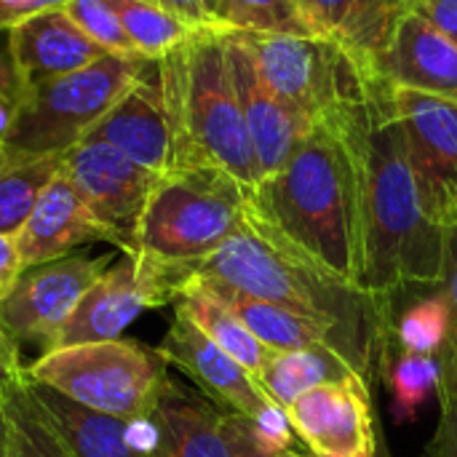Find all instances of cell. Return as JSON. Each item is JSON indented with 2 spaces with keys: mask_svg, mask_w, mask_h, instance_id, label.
I'll list each match as a JSON object with an SVG mask.
<instances>
[{
  "mask_svg": "<svg viewBox=\"0 0 457 457\" xmlns=\"http://www.w3.org/2000/svg\"><path fill=\"white\" fill-rule=\"evenodd\" d=\"M206 3V8H209V13H212V19H214V0H204Z\"/></svg>",
  "mask_w": 457,
  "mask_h": 457,
  "instance_id": "cell-46",
  "label": "cell"
},
{
  "mask_svg": "<svg viewBox=\"0 0 457 457\" xmlns=\"http://www.w3.org/2000/svg\"><path fill=\"white\" fill-rule=\"evenodd\" d=\"M107 260L67 254L43 265L24 268L8 297L0 303V324L5 335L21 345H40L51 351L62 327L78 308L88 287L104 273Z\"/></svg>",
  "mask_w": 457,
  "mask_h": 457,
  "instance_id": "cell-11",
  "label": "cell"
},
{
  "mask_svg": "<svg viewBox=\"0 0 457 457\" xmlns=\"http://www.w3.org/2000/svg\"><path fill=\"white\" fill-rule=\"evenodd\" d=\"M316 35L340 43L367 70L415 0H300Z\"/></svg>",
  "mask_w": 457,
  "mask_h": 457,
  "instance_id": "cell-23",
  "label": "cell"
},
{
  "mask_svg": "<svg viewBox=\"0 0 457 457\" xmlns=\"http://www.w3.org/2000/svg\"><path fill=\"white\" fill-rule=\"evenodd\" d=\"M24 378H27V367L19 359V345L5 335V329L0 324V402L16 386H21Z\"/></svg>",
  "mask_w": 457,
  "mask_h": 457,
  "instance_id": "cell-34",
  "label": "cell"
},
{
  "mask_svg": "<svg viewBox=\"0 0 457 457\" xmlns=\"http://www.w3.org/2000/svg\"><path fill=\"white\" fill-rule=\"evenodd\" d=\"M225 27L206 24L155 62L171 126V169L212 166L257 187L260 166L228 59Z\"/></svg>",
  "mask_w": 457,
  "mask_h": 457,
  "instance_id": "cell-4",
  "label": "cell"
},
{
  "mask_svg": "<svg viewBox=\"0 0 457 457\" xmlns=\"http://www.w3.org/2000/svg\"><path fill=\"white\" fill-rule=\"evenodd\" d=\"M439 399V426L426 447V457H457V386L442 375Z\"/></svg>",
  "mask_w": 457,
  "mask_h": 457,
  "instance_id": "cell-33",
  "label": "cell"
},
{
  "mask_svg": "<svg viewBox=\"0 0 457 457\" xmlns=\"http://www.w3.org/2000/svg\"><path fill=\"white\" fill-rule=\"evenodd\" d=\"M388 88L423 209L436 225L450 228L457 222V102L396 86Z\"/></svg>",
  "mask_w": 457,
  "mask_h": 457,
  "instance_id": "cell-10",
  "label": "cell"
},
{
  "mask_svg": "<svg viewBox=\"0 0 457 457\" xmlns=\"http://www.w3.org/2000/svg\"><path fill=\"white\" fill-rule=\"evenodd\" d=\"M107 3L115 8L134 51L150 62H161L166 54L187 43L201 27H206L190 21L187 16L155 0H107Z\"/></svg>",
  "mask_w": 457,
  "mask_h": 457,
  "instance_id": "cell-26",
  "label": "cell"
},
{
  "mask_svg": "<svg viewBox=\"0 0 457 457\" xmlns=\"http://www.w3.org/2000/svg\"><path fill=\"white\" fill-rule=\"evenodd\" d=\"M249 222L356 287V169L337 118L313 126L289 161L249 190Z\"/></svg>",
  "mask_w": 457,
  "mask_h": 457,
  "instance_id": "cell-2",
  "label": "cell"
},
{
  "mask_svg": "<svg viewBox=\"0 0 457 457\" xmlns=\"http://www.w3.org/2000/svg\"><path fill=\"white\" fill-rule=\"evenodd\" d=\"M59 169L104 230L107 244L118 246L123 257H134L139 222L161 174L142 169L104 142L88 139L70 147Z\"/></svg>",
  "mask_w": 457,
  "mask_h": 457,
  "instance_id": "cell-9",
  "label": "cell"
},
{
  "mask_svg": "<svg viewBox=\"0 0 457 457\" xmlns=\"http://www.w3.org/2000/svg\"><path fill=\"white\" fill-rule=\"evenodd\" d=\"M185 284H195L201 289H206L209 295H214L222 305H228L244 324L246 329L270 351H297V348H332L337 351L361 378V361L353 351V345L348 343V337L335 329L332 324L305 316L300 311H292L287 305H276V303H265L249 295H241L236 289L220 287V284H209V281H195L187 278ZM182 284V287H185Z\"/></svg>",
  "mask_w": 457,
  "mask_h": 457,
  "instance_id": "cell-22",
  "label": "cell"
},
{
  "mask_svg": "<svg viewBox=\"0 0 457 457\" xmlns=\"http://www.w3.org/2000/svg\"><path fill=\"white\" fill-rule=\"evenodd\" d=\"M353 372L356 370L332 348L270 351L262 372L257 375V383L278 407L289 410L308 391L324 383H337Z\"/></svg>",
  "mask_w": 457,
  "mask_h": 457,
  "instance_id": "cell-24",
  "label": "cell"
},
{
  "mask_svg": "<svg viewBox=\"0 0 457 457\" xmlns=\"http://www.w3.org/2000/svg\"><path fill=\"white\" fill-rule=\"evenodd\" d=\"M391 340V332H388ZM396 348V343L391 340ZM378 370L386 372L388 388H391V412L396 423H412L423 404L439 394L442 388V361L439 356H423V353H407L396 348L391 353L388 348L378 356Z\"/></svg>",
  "mask_w": 457,
  "mask_h": 457,
  "instance_id": "cell-27",
  "label": "cell"
},
{
  "mask_svg": "<svg viewBox=\"0 0 457 457\" xmlns=\"http://www.w3.org/2000/svg\"><path fill=\"white\" fill-rule=\"evenodd\" d=\"M287 418L316 457H378L370 383L356 372L308 391Z\"/></svg>",
  "mask_w": 457,
  "mask_h": 457,
  "instance_id": "cell-13",
  "label": "cell"
},
{
  "mask_svg": "<svg viewBox=\"0 0 457 457\" xmlns=\"http://www.w3.org/2000/svg\"><path fill=\"white\" fill-rule=\"evenodd\" d=\"M158 353L166 364L185 372L198 391L230 415L244 420H257L276 402L262 391L257 378H252L233 356L217 348L187 316L174 311V321L163 335Z\"/></svg>",
  "mask_w": 457,
  "mask_h": 457,
  "instance_id": "cell-14",
  "label": "cell"
},
{
  "mask_svg": "<svg viewBox=\"0 0 457 457\" xmlns=\"http://www.w3.org/2000/svg\"><path fill=\"white\" fill-rule=\"evenodd\" d=\"M225 40H228V59H230L241 112L246 120V131L254 147L260 177L265 179L289 161L297 145L313 131V126L305 118H300L268 86V80L257 70V62L238 29H228Z\"/></svg>",
  "mask_w": 457,
  "mask_h": 457,
  "instance_id": "cell-15",
  "label": "cell"
},
{
  "mask_svg": "<svg viewBox=\"0 0 457 457\" xmlns=\"http://www.w3.org/2000/svg\"><path fill=\"white\" fill-rule=\"evenodd\" d=\"M104 54L62 8H46L8 29V59L21 91L75 72Z\"/></svg>",
  "mask_w": 457,
  "mask_h": 457,
  "instance_id": "cell-17",
  "label": "cell"
},
{
  "mask_svg": "<svg viewBox=\"0 0 457 457\" xmlns=\"http://www.w3.org/2000/svg\"><path fill=\"white\" fill-rule=\"evenodd\" d=\"M268 86L311 126H319L370 94L372 72L340 43L321 35L241 32Z\"/></svg>",
  "mask_w": 457,
  "mask_h": 457,
  "instance_id": "cell-8",
  "label": "cell"
},
{
  "mask_svg": "<svg viewBox=\"0 0 457 457\" xmlns=\"http://www.w3.org/2000/svg\"><path fill=\"white\" fill-rule=\"evenodd\" d=\"M67 0H0V29H11L32 13L46 8H62Z\"/></svg>",
  "mask_w": 457,
  "mask_h": 457,
  "instance_id": "cell-38",
  "label": "cell"
},
{
  "mask_svg": "<svg viewBox=\"0 0 457 457\" xmlns=\"http://www.w3.org/2000/svg\"><path fill=\"white\" fill-rule=\"evenodd\" d=\"M370 72L388 86L457 102V46L415 11L399 21Z\"/></svg>",
  "mask_w": 457,
  "mask_h": 457,
  "instance_id": "cell-16",
  "label": "cell"
},
{
  "mask_svg": "<svg viewBox=\"0 0 457 457\" xmlns=\"http://www.w3.org/2000/svg\"><path fill=\"white\" fill-rule=\"evenodd\" d=\"M174 303V289L163 276L123 257L118 265L104 268V273L88 287L78 308L62 327L51 351L118 340L120 332L145 311ZM48 353V351H46Z\"/></svg>",
  "mask_w": 457,
  "mask_h": 457,
  "instance_id": "cell-12",
  "label": "cell"
},
{
  "mask_svg": "<svg viewBox=\"0 0 457 457\" xmlns=\"http://www.w3.org/2000/svg\"><path fill=\"white\" fill-rule=\"evenodd\" d=\"M335 118L356 169V289H439L445 228L423 209L388 83L372 75L367 99Z\"/></svg>",
  "mask_w": 457,
  "mask_h": 457,
  "instance_id": "cell-1",
  "label": "cell"
},
{
  "mask_svg": "<svg viewBox=\"0 0 457 457\" xmlns=\"http://www.w3.org/2000/svg\"><path fill=\"white\" fill-rule=\"evenodd\" d=\"M187 278L220 284L332 324L353 345L367 380L394 324V297H375L356 289L353 284L295 254L249 220L214 254L201 260Z\"/></svg>",
  "mask_w": 457,
  "mask_h": 457,
  "instance_id": "cell-3",
  "label": "cell"
},
{
  "mask_svg": "<svg viewBox=\"0 0 457 457\" xmlns=\"http://www.w3.org/2000/svg\"><path fill=\"white\" fill-rule=\"evenodd\" d=\"M453 305L442 289L434 295L412 303L394 324H391V340L396 348L407 353H423V356H439L450 329H453Z\"/></svg>",
  "mask_w": 457,
  "mask_h": 457,
  "instance_id": "cell-31",
  "label": "cell"
},
{
  "mask_svg": "<svg viewBox=\"0 0 457 457\" xmlns=\"http://www.w3.org/2000/svg\"><path fill=\"white\" fill-rule=\"evenodd\" d=\"M21 270H24V262H21L16 238L13 236H0V303L8 297V292L19 281Z\"/></svg>",
  "mask_w": 457,
  "mask_h": 457,
  "instance_id": "cell-37",
  "label": "cell"
},
{
  "mask_svg": "<svg viewBox=\"0 0 457 457\" xmlns=\"http://www.w3.org/2000/svg\"><path fill=\"white\" fill-rule=\"evenodd\" d=\"M86 139L115 147L153 174H166L171 169L174 145L158 70L153 80L147 75L139 78L86 134Z\"/></svg>",
  "mask_w": 457,
  "mask_h": 457,
  "instance_id": "cell-18",
  "label": "cell"
},
{
  "mask_svg": "<svg viewBox=\"0 0 457 457\" xmlns=\"http://www.w3.org/2000/svg\"><path fill=\"white\" fill-rule=\"evenodd\" d=\"M246 220L249 187L236 177L212 166L169 169L150 193L131 260L163 276L177 300L187 273Z\"/></svg>",
  "mask_w": 457,
  "mask_h": 457,
  "instance_id": "cell-5",
  "label": "cell"
},
{
  "mask_svg": "<svg viewBox=\"0 0 457 457\" xmlns=\"http://www.w3.org/2000/svg\"><path fill=\"white\" fill-rule=\"evenodd\" d=\"M214 21L238 32L316 35L300 0H214Z\"/></svg>",
  "mask_w": 457,
  "mask_h": 457,
  "instance_id": "cell-30",
  "label": "cell"
},
{
  "mask_svg": "<svg viewBox=\"0 0 457 457\" xmlns=\"http://www.w3.org/2000/svg\"><path fill=\"white\" fill-rule=\"evenodd\" d=\"M62 155L11 161L0 169V236H16L32 214L40 193L56 177Z\"/></svg>",
  "mask_w": 457,
  "mask_h": 457,
  "instance_id": "cell-29",
  "label": "cell"
},
{
  "mask_svg": "<svg viewBox=\"0 0 457 457\" xmlns=\"http://www.w3.org/2000/svg\"><path fill=\"white\" fill-rule=\"evenodd\" d=\"M19 96H21V86L13 72V64H11L8 54H0V102L8 107H16Z\"/></svg>",
  "mask_w": 457,
  "mask_h": 457,
  "instance_id": "cell-40",
  "label": "cell"
},
{
  "mask_svg": "<svg viewBox=\"0 0 457 457\" xmlns=\"http://www.w3.org/2000/svg\"><path fill=\"white\" fill-rule=\"evenodd\" d=\"M412 11L457 46V0H415Z\"/></svg>",
  "mask_w": 457,
  "mask_h": 457,
  "instance_id": "cell-35",
  "label": "cell"
},
{
  "mask_svg": "<svg viewBox=\"0 0 457 457\" xmlns=\"http://www.w3.org/2000/svg\"><path fill=\"white\" fill-rule=\"evenodd\" d=\"M11 120H13V107H8V104H3V102H0V145L8 139Z\"/></svg>",
  "mask_w": 457,
  "mask_h": 457,
  "instance_id": "cell-42",
  "label": "cell"
},
{
  "mask_svg": "<svg viewBox=\"0 0 457 457\" xmlns=\"http://www.w3.org/2000/svg\"><path fill=\"white\" fill-rule=\"evenodd\" d=\"M29 394L46 412L56 436L72 457H147L153 445V426L147 418L126 420L88 410L59 391L32 383Z\"/></svg>",
  "mask_w": 457,
  "mask_h": 457,
  "instance_id": "cell-19",
  "label": "cell"
},
{
  "mask_svg": "<svg viewBox=\"0 0 457 457\" xmlns=\"http://www.w3.org/2000/svg\"><path fill=\"white\" fill-rule=\"evenodd\" d=\"M166 367L158 348L118 337L48 351L27 367V378L88 410L137 420L153 410L169 378Z\"/></svg>",
  "mask_w": 457,
  "mask_h": 457,
  "instance_id": "cell-7",
  "label": "cell"
},
{
  "mask_svg": "<svg viewBox=\"0 0 457 457\" xmlns=\"http://www.w3.org/2000/svg\"><path fill=\"white\" fill-rule=\"evenodd\" d=\"M62 11L107 54H137L115 8L107 0H67Z\"/></svg>",
  "mask_w": 457,
  "mask_h": 457,
  "instance_id": "cell-32",
  "label": "cell"
},
{
  "mask_svg": "<svg viewBox=\"0 0 457 457\" xmlns=\"http://www.w3.org/2000/svg\"><path fill=\"white\" fill-rule=\"evenodd\" d=\"M5 415V453L3 457H72L46 412L29 394L27 378L3 399Z\"/></svg>",
  "mask_w": 457,
  "mask_h": 457,
  "instance_id": "cell-28",
  "label": "cell"
},
{
  "mask_svg": "<svg viewBox=\"0 0 457 457\" xmlns=\"http://www.w3.org/2000/svg\"><path fill=\"white\" fill-rule=\"evenodd\" d=\"M5 453V415H3V402H0V457Z\"/></svg>",
  "mask_w": 457,
  "mask_h": 457,
  "instance_id": "cell-43",
  "label": "cell"
},
{
  "mask_svg": "<svg viewBox=\"0 0 457 457\" xmlns=\"http://www.w3.org/2000/svg\"><path fill=\"white\" fill-rule=\"evenodd\" d=\"M174 311L187 316L217 348H222L228 356H233L252 378H257L270 356V348H265L246 324L222 305L214 295L195 284H185L174 300Z\"/></svg>",
  "mask_w": 457,
  "mask_h": 457,
  "instance_id": "cell-25",
  "label": "cell"
},
{
  "mask_svg": "<svg viewBox=\"0 0 457 457\" xmlns=\"http://www.w3.org/2000/svg\"><path fill=\"white\" fill-rule=\"evenodd\" d=\"M8 163H11V158H8V153H5V147L0 145V169H3V166H8Z\"/></svg>",
  "mask_w": 457,
  "mask_h": 457,
  "instance_id": "cell-45",
  "label": "cell"
},
{
  "mask_svg": "<svg viewBox=\"0 0 457 457\" xmlns=\"http://www.w3.org/2000/svg\"><path fill=\"white\" fill-rule=\"evenodd\" d=\"M13 238H16L24 268L67 257L78 246H86L94 241L107 244L104 230L99 228V222L83 204L75 185L62 174V169L46 185L32 214L27 217V222Z\"/></svg>",
  "mask_w": 457,
  "mask_h": 457,
  "instance_id": "cell-21",
  "label": "cell"
},
{
  "mask_svg": "<svg viewBox=\"0 0 457 457\" xmlns=\"http://www.w3.org/2000/svg\"><path fill=\"white\" fill-rule=\"evenodd\" d=\"M225 434H228V445H230V455L233 457H276L262 453L252 436V428L244 418L238 415H230L225 418Z\"/></svg>",
  "mask_w": 457,
  "mask_h": 457,
  "instance_id": "cell-36",
  "label": "cell"
},
{
  "mask_svg": "<svg viewBox=\"0 0 457 457\" xmlns=\"http://www.w3.org/2000/svg\"><path fill=\"white\" fill-rule=\"evenodd\" d=\"M278 457H316V455H313V453H300V450H295V447H292V450L281 453Z\"/></svg>",
  "mask_w": 457,
  "mask_h": 457,
  "instance_id": "cell-44",
  "label": "cell"
},
{
  "mask_svg": "<svg viewBox=\"0 0 457 457\" xmlns=\"http://www.w3.org/2000/svg\"><path fill=\"white\" fill-rule=\"evenodd\" d=\"M155 62L139 54H104L102 59L43 80L21 91L8 139L11 161L64 155L86 139L104 112L139 80Z\"/></svg>",
  "mask_w": 457,
  "mask_h": 457,
  "instance_id": "cell-6",
  "label": "cell"
},
{
  "mask_svg": "<svg viewBox=\"0 0 457 457\" xmlns=\"http://www.w3.org/2000/svg\"><path fill=\"white\" fill-rule=\"evenodd\" d=\"M457 316V222L445 228V262H442V287H439Z\"/></svg>",
  "mask_w": 457,
  "mask_h": 457,
  "instance_id": "cell-39",
  "label": "cell"
},
{
  "mask_svg": "<svg viewBox=\"0 0 457 457\" xmlns=\"http://www.w3.org/2000/svg\"><path fill=\"white\" fill-rule=\"evenodd\" d=\"M439 361H442V375L457 386V316L453 319V329L439 351Z\"/></svg>",
  "mask_w": 457,
  "mask_h": 457,
  "instance_id": "cell-41",
  "label": "cell"
},
{
  "mask_svg": "<svg viewBox=\"0 0 457 457\" xmlns=\"http://www.w3.org/2000/svg\"><path fill=\"white\" fill-rule=\"evenodd\" d=\"M145 418L153 426L147 457H233L225 434L228 412L174 378H166Z\"/></svg>",
  "mask_w": 457,
  "mask_h": 457,
  "instance_id": "cell-20",
  "label": "cell"
}]
</instances>
